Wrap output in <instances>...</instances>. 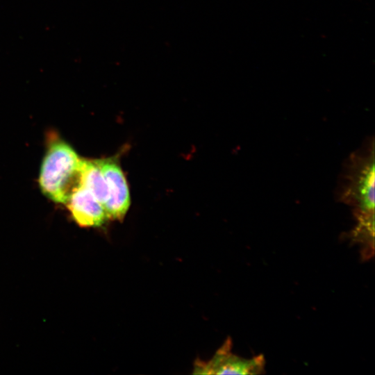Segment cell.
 <instances>
[{"instance_id":"cell-1","label":"cell","mask_w":375,"mask_h":375,"mask_svg":"<svg viewBox=\"0 0 375 375\" xmlns=\"http://www.w3.org/2000/svg\"><path fill=\"white\" fill-rule=\"evenodd\" d=\"M337 198L353 208L354 215L374 214V142L368 138L343 165Z\"/></svg>"},{"instance_id":"cell-2","label":"cell","mask_w":375,"mask_h":375,"mask_svg":"<svg viewBox=\"0 0 375 375\" xmlns=\"http://www.w3.org/2000/svg\"><path fill=\"white\" fill-rule=\"evenodd\" d=\"M81 162L66 142L57 140L49 145L42 163L39 184L42 192L57 203H66L81 183Z\"/></svg>"},{"instance_id":"cell-3","label":"cell","mask_w":375,"mask_h":375,"mask_svg":"<svg viewBox=\"0 0 375 375\" xmlns=\"http://www.w3.org/2000/svg\"><path fill=\"white\" fill-rule=\"evenodd\" d=\"M232 342L228 338L214 356L207 362L197 360L194 374H258L265 369L262 355L250 359L244 358L232 351Z\"/></svg>"},{"instance_id":"cell-4","label":"cell","mask_w":375,"mask_h":375,"mask_svg":"<svg viewBox=\"0 0 375 375\" xmlns=\"http://www.w3.org/2000/svg\"><path fill=\"white\" fill-rule=\"evenodd\" d=\"M106 178L108 197L103 204L108 219H122L130 206V194L124 174L114 158L94 160Z\"/></svg>"},{"instance_id":"cell-5","label":"cell","mask_w":375,"mask_h":375,"mask_svg":"<svg viewBox=\"0 0 375 375\" xmlns=\"http://www.w3.org/2000/svg\"><path fill=\"white\" fill-rule=\"evenodd\" d=\"M65 204L74 222L81 227H98L108 219L103 204L83 186L78 188Z\"/></svg>"},{"instance_id":"cell-6","label":"cell","mask_w":375,"mask_h":375,"mask_svg":"<svg viewBox=\"0 0 375 375\" xmlns=\"http://www.w3.org/2000/svg\"><path fill=\"white\" fill-rule=\"evenodd\" d=\"M81 183L103 206L108 197V189L103 174L94 160L82 159Z\"/></svg>"},{"instance_id":"cell-7","label":"cell","mask_w":375,"mask_h":375,"mask_svg":"<svg viewBox=\"0 0 375 375\" xmlns=\"http://www.w3.org/2000/svg\"><path fill=\"white\" fill-rule=\"evenodd\" d=\"M354 216L357 224L351 233V238L352 241L361 245L362 258L369 259L374 252V214Z\"/></svg>"}]
</instances>
